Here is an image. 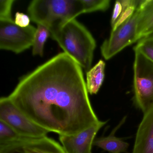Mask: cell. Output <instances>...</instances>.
Segmentation results:
<instances>
[{"instance_id":"cell-17","label":"cell","mask_w":153,"mask_h":153,"mask_svg":"<svg viewBox=\"0 0 153 153\" xmlns=\"http://www.w3.org/2000/svg\"><path fill=\"white\" fill-rule=\"evenodd\" d=\"M84 14L96 11H105L110 7L109 0H81Z\"/></svg>"},{"instance_id":"cell-3","label":"cell","mask_w":153,"mask_h":153,"mask_svg":"<svg viewBox=\"0 0 153 153\" xmlns=\"http://www.w3.org/2000/svg\"><path fill=\"white\" fill-rule=\"evenodd\" d=\"M31 20L50 28L84 14L81 0H33L27 9Z\"/></svg>"},{"instance_id":"cell-1","label":"cell","mask_w":153,"mask_h":153,"mask_svg":"<svg viewBox=\"0 0 153 153\" xmlns=\"http://www.w3.org/2000/svg\"><path fill=\"white\" fill-rule=\"evenodd\" d=\"M8 97L32 121L59 136L77 134L99 121L82 68L64 52L21 77Z\"/></svg>"},{"instance_id":"cell-20","label":"cell","mask_w":153,"mask_h":153,"mask_svg":"<svg viewBox=\"0 0 153 153\" xmlns=\"http://www.w3.org/2000/svg\"><path fill=\"white\" fill-rule=\"evenodd\" d=\"M123 8L122 5L120 1H116L114 3L113 11L111 18V26L112 27L118 20V19L122 13Z\"/></svg>"},{"instance_id":"cell-12","label":"cell","mask_w":153,"mask_h":153,"mask_svg":"<svg viewBox=\"0 0 153 153\" xmlns=\"http://www.w3.org/2000/svg\"><path fill=\"white\" fill-rule=\"evenodd\" d=\"M105 66V62L101 59L87 71L86 85L88 94L93 95L98 93L104 79Z\"/></svg>"},{"instance_id":"cell-18","label":"cell","mask_w":153,"mask_h":153,"mask_svg":"<svg viewBox=\"0 0 153 153\" xmlns=\"http://www.w3.org/2000/svg\"><path fill=\"white\" fill-rule=\"evenodd\" d=\"M14 0H0V20H11Z\"/></svg>"},{"instance_id":"cell-16","label":"cell","mask_w":153,"mask_h":153,"mask_svg":"<svg viewBox=\"0 0 153 153\" xmlns=\"http://www.w3.org/2000/svg\"><path fill=\"white\" fill-rule=\"evenodd\" d=\"M133 50L153 62V33L140 39Z\"/></svg>"},{"instance_id":"cell-4","label":"cell","mask_w":153,"mask_h":153,"mask_svg":"<svg viewBox=\"0 0 153 153\" xmlns=\"http://www.w3.org/2000/svg\"><path fill=\"white\" fill-rule=\"evenodd\" d=\"M133 73L134 101L144 114L153 108V62L135 52Z\"/></svg>"},{"instance_id":"cell-14","label":"cell","mask_w":153,"mask_h":153,"mask_svg":"<svg viewBox=\"0 0 153 153\" xmlns=\"http://www.w3.org/2000/svg\"><path fill=\"white\" fill-rule=\"evenodd\" d=\"M49 36H50V32L48 27L42 25H37L34 40L32 46L33 55H38L41 57L43 56L45 44Z\"/></svg>"},{"instance_id":"cell-8","label":"cell","mask_w":153,"mask_h":153,"mask_svg":"<svg viewBox=\"0 0 153 153\" xmlns=\"http://www.w3.org/2000/svg\"><path fill=\"white\" fill-rule=\"evenodd\" d=\"M0 153H65L62 146L49 137L23 138L0 146Z\"/></svg>"},{"instance_id":"cell-15","label":"cell","mask_w":153,"mask_h":153,"mask_svg":"<svg viewBox=\"0 0 153 153\" xmlns=\"http://www.w3.org/2000/svg\"><path fill=\"white\" fill-rule=\"evenodd\" d=\"M9 125L0 121V146L7 145L23 138Z\"/></svg>"},{"instance_id":"cell-9","label":"cell","mask_w":153,"mask_h":153,"mask_svg":"<svg viewBox=\"0 0 153 153\" xmlns=\"http://www.w3.org/2000/svg\"><path fill=\"white\" fill-rule=\"evenodd\" d=\"M106 123L99 120L77 134L59 135V139L65 153H92L96 135Z\"/></svg>"},{"instance_id":"cell-10","label":"cell","mask_w":153,"mask_h":153,"mask_svg":"<svg viewBox=\"0 0 153 153\" xmlns=\"http://www.w3.org/2000/svg\"><path fill=\"white\" fill-rule=\"evenodd\" d=\"M132 153H153V108L144 114L137 131Z\"/></svg>"},{"instance_id":"cell-19","label":"cell","mask_w":153,"mask_h":153,"mask_svg":"<svg viewBox=\"0 0 153 153\" xmlns=\"http://www.w3.org/2000/svg\"><path fill=\"white\" fill-rule=\"evenodd\" d=\"M31 19L28 15L17 12L15 15V23L17 25L21 27H27L30 25Z\"/></svg>"},{"instance_id":"cell-11","label":"cell","mask_w":153,"mask_h":153,"mask_svg":"<svg viewBox=\"0 0 153 153\" xmlns=\"http://www.w3.org/2000/svg\"><path fill=\"white\" fill-rule=\"evenodd\" d=\"M138 9L137 36L139 40L153 33V0H143Z\"/></svg>"},{"instance_id":"cell-7","label":"cell","mask_w":153,"mask_h":153,"mask_svg":"<svg viewBox=\"0 0 153 153\" xmlns=\"http://www.w3.org/2000/svg\"><path fill=\"white\" fill-rule=\"evenodd\" d=\"M138 8L128 19L115 30H112L110 37L103 42L101 52L105 60L110 59L125 47L138 41L137 36Z\"/></svg>"},{"instance_id":"cell-6","label":"cell","mask_w":153,"mask_h":153,"mask_svg":"<svg viewBox=\"0 0 153 153\" xmlns=\"http://www.w3.org/2000/svg\"><path fill=\"white\" fill-rule=\"evenodd\" d=\"M36 30L32 25L19 26L13 19L0 20V49L21 53L33 46Z\"/></svg>"},{"instance_id":"cell-2","label":"cell","mask_w":153,"mask_h":153,"mask_svg":"<svg viewBox=\"0 0 153 153\" xmlns=\"http://www.w3.org/2000/svg\"><path fill=\"white\" fill-rule=\"evenodd\" d=\"M50 36L63 52L88 71L91 68L96 42L87 28L76 19L60 22L49 28Z\"/></svg>"},{"instance_id":"cell-13","label":"cell","mask_w":153,"mask_h":153,"mask_svg":"<svg viewBox=\"0 0 153 153\" xmlns=\"http://www.w3.org/2000/svg\"><path fill=\"white\" fill-rule=\"evenodd\" d=\"M116 130L107 137L97 139L94 142V146L98 147L111 153H121L128 149L129 144L115 137Z\"/></svg>"},{"instance_id":"cell-5","label":"cell","mask_w":153,"mask_h":153,"mask_svg":"<svg viewBox=\"0 0 153 153\" xmlns=\"http://www.w3.org/2000/svg\"><path fill=\"white\" fill-rule=\"evenodd\" d=\"M0 121L9 125L24 137H42L50 132L26 116L8 97L0 98Z\"/></svg>"}]
</instances>
